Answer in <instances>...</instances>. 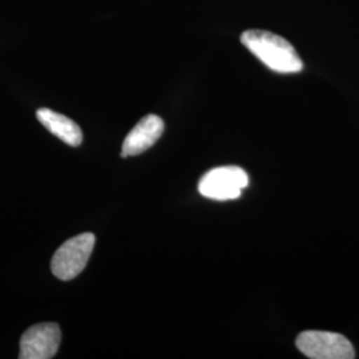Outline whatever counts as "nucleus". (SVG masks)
<instances>
[{"instance_id":"f257e3e1","label":"nucleus","mask_w":359,"mask_h":359,"mask_svg":"<svg viewBox=\"0 0 359 359\" xmlns=\"http://www.w3.org/2000/svg\"><path fill=\"white\" fill-rule=\"evenodd\" d=\"M241 43L274 72L297 74L304 68L294 47L286 39L273 32L249 29L243 32Z\"/></svg>"},{"instance_id":"f03ea898","label":"nucleus","mask_w":359,"mask_h":359,"mask_svg":"<svg viewBox=\"0 0 359 359\" xmlns=\"http://www.w3.org/2000/svg\"><path fill=\"white\" fill-rule=\"evenodd\" d=\"M95 243L96 237L92 233H83L65 241L52 257L53 276L63 281L74 280L87 266Z\"/></svg>"},{"instance_id":"7ed1b4c3","label":"nucleus","mask_w":359,"mask_h":359,"mask_svg":"<svg viewBox=\"0 0 359 359\" xmlns=\"http://www.w3.org/2000/svg\"><path fill=\"white\" fill-rule=\"evenodd\" d=\"M297 348L311 359H354L355 351L345 335L320 330H308L299 334L295 341Z\"/></svg>"},{"instance_id":"20e7f679","label":"nucleus","mask_w":359,"mask_h":359,"mask_svg":"<svg viewBox=\"0 0 359 359\" xmlns=\"http://www.w3.org/2000/svg\"><path fill=\"white\" fill-rule=\"evenodd\" d=\"M249 184L248 173L240 167H219L209 170L198 182V191L216 201L234 200Z\"/></svg>"},{"instance_id":"39448f33","label":"nucleus","mask_w":359,"mask_h":359,"mask_svg":"<svg viewBox=\"0 0 359 359\" xmlns=\"http://www.w3.org/2000/svg\"><path fill=\"white\" fill-rule=\"evenodd\" d=\"M62 342V332L56 323H39L29 327L20 339V359H51Z\"/></svg>"},{"instance_id":"423d86ee","label":"nucleus","mask_w":359,"mask_h":359,"mask_svg":"<svg viewBox=\"0 0 359 359\" xmlns=\"http://www.w3.org/2000/svg\"><path fill=\"white\" fill-rule=\"evenodd\" d=\"M164 132V121L161 117L148 115L135 126L126 137L121 148V157L142 154L157 142Z\"/></svg>"},{"instance_id":"0eeeda50","label":"nucleus","mask_w":359,"mask_h":359,"mask_svg":"<svg viewBox=\"0 0 359 359\" xmlns=\"http://www.w3.org/2000/svg\"><path fill=\"white\" fill-rule=\"evenodd\" d=\"M39 121L62 142L79 147L83 142V133L76 123L67 116L57 114L48 108H40L36 111Z\"/></svg>"}]
</instances>
